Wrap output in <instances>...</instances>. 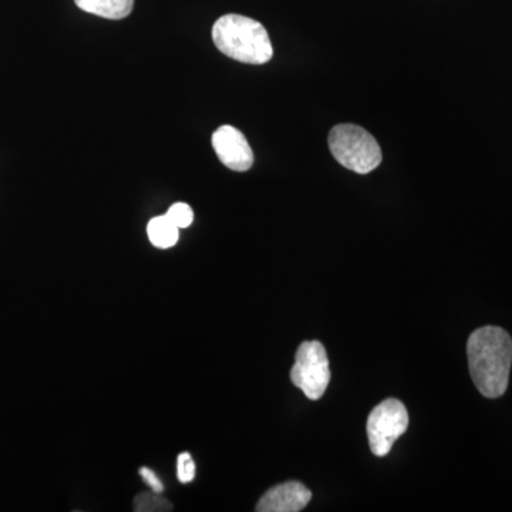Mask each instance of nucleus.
<instances>
[{"label": "nucleus", "mask_w": 512, "mask_h": 512, "mask_svg": "<svg viewBox=\"0 0 512 512\" xmlns=\"http://www.w3.org/2000/svg\"><path fill=\"white\" fill-rule=\"evenodd\" d=\"M468 366L478 392L497 399L507 392L512 365V339L507 330L484 326L467 343Z\"/></svg>", "instance_id": "obj_1"}, {"label": "nucleus", "mask_w": 512, "mask_h": 512, "mask_svg": "<svg viewBox=\"0 0 512 512\" xmlns=\"http://www.w3.org/2000/svg\"><path fill=\"white\" fill-rule=\"evenodd\" d=\"M212 40L225 56L247 64H265L274 56V47L262 23L247 16H221L212 26Z\"/></svg>", "instance_id": "obj_2"}, {"label": "nucleus", "mask_w": 512, "mask_h": 512, "mask_svg": "<svg viewBox=\"0 0 512 512\" xmlns=\"http://www.w3.org/2000/svg\"><path fill=\"white\" fill-rule=\"evenodd\" d=\"M329 150L343 167L356 174H369L382 163V148L376 138L356 124H339L330 130Z\"/></svg>", "instance_id": "obj_3"}, {"label": "nucleus", "mask_w": 512, "mask_h": 512, "mask_svg": "<svg viewBox=\"0 0 512 512\" xmlns=\"http://www.w3.org/2000/svg\"><path fill=\"white\" fill-rule=\"evenodd\" d=\"M291 380L309 400L322 399L330 382V367L325 346L318 340L303 342L295 356Z\"/></svg>", "instance_id": "obj_4"}, {"label": "nucleus", "mask_w": 512, "mask_h": 512, "mask_svg": "<svg viewBox=\"0 0 512 512\" xmlns=\"http://www.w3.org/2000/svg\"><path fill=\"white\" fill-rule=\"evenodd\" d=\"M409 427V413L402 402L387 399L376 406L367 420L370 450L376 457H384L392 450L394 441Z\"/></svg>", "instance_id": "obj_5"}, {"label": "nucleus", "mask_w": 512, "mask_h": 512, "mask_svg": "<svg viewBox=\"0 0 512 512\" xmlns=\"http://www.w3.org/2000/svg\"><path fill=\"white\" fill-rule=\"evenodd\" d=\"M212 147L225 167L245 173L254 165V153L247 137L232 126H221L212 134Z\"/></svg>", "instance_id": "obj_6"}, {"label": "nucleus", "mask_w": 512, "mask_h": 512, "mask_svg": "<svg viewBox=\"0 0 512 512\" xmlns=\"http://www.w3.org/2000/svg\"><path fill=\"white\" fill-rule=\"evenodd\" d=\"M312 500L311 490L301 483L279 484L262 495L255 510L258 512H299Z\"/></svg>", "instance_id": "obj_7"}, {"label": "nucleus", "mask_w": 512, "mask_h": 512, "mask_svg": "<svg viewBox=\"0 0 512 512\" xmlns=\"http://www.w3.org/2000/svg\"><path fill=\"white\" fill-rule=\"evenodd\" d=\"M77 8L110 20L127 18L134 8V0H74Z\"/></svg>", "instance_id": "obj_8"}, {"label": "nucleus", "mask_w": 512, "mask_h": 512, "mask_svg": "<svg viewBox=\"0 0 512 512\" xmlns=\"http://www.w3.org/2000/svg\"><path fill=\"white\" fill-rule=\"evenodd\" d=\"M147 235L154 247L173 248L180 238V228L167 215H161L148 222Z\"/></svg>", "instance_id": "obj_9"}, {"label": "nucleus", "mask_w": 512, "mask_h": 512, "mask_svg": "<svg viewBox=\"0 0 512 512\" xmlns=\"http://www.w3.org/2000/svg\"><path fill=\"white\" fill-rule=\"evenodd\" d=\"M134 511L137 512H167L173 511V504L164 498L161 493L151 490L150 493H141L134 500Z\"/></svg>", "instance_id": "obj_10"}, {"label": "nucleus", "mask_w": 512, "mask_h": 512, "mask_svg": "<svg viewBox=\"0 0 512 512\" xmlns=\"http://www.w3.org/2000/svg\"><path fill=\"white\" fill-rule=\"evenodd\" d=\"M165 215L180 229L190 227L192 221H194V211H192L190 205L184 204V202L171 205L170 210Z\"/></svg>", "instance_id": "obj_11"}, {"label": "nucleus", "mask_w": 512, "mask_h": 512, "mask_svg": "<svg viewBox=\"0 0 512 512\" xmlns=\"http://www.w3.org/2000/svg\"><path fill=\"white\" fill-rule=\"evenodd\" d=\"M177 478L180 483L188 484L195 478V463L190 453H181L177 460Z\"/></svg>", "instance_id": "obj_12"}, {"label": "nucleus", "mask_w": 512, "mask_h": 512, "mask_svg": "<svg viewBox=\"0 0 512 512\" xmlns=\"http://www.w3.org/2000/svg\"><path fill=\"white\" fill-rule=\"evenodd\" d=\"M138 473H140V476L141 478H143L144 483H146L148 487L151 488V490L156 491V493L163 494L164 485L163 483H161L160 478H158L157 474L154 473L153 470H150V468L147 467H143L140 468V471H138Z\"/></svg>", "instance_id": "obj_13"}]
</instances>
